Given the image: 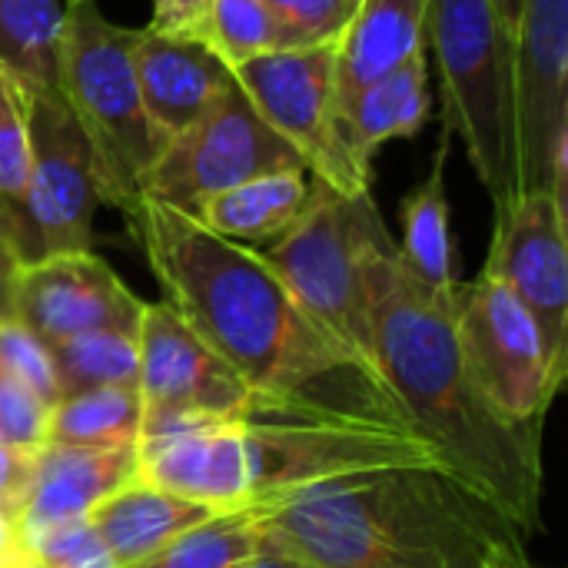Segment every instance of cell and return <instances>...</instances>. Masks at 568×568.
I'll list each match as a JSON object with an SVG mask.
<instances>
[{"label": "cell", "mask_w": 568, "mask_h": 568, "mask_svg": "<svg viewBox=\"0 0 568 568\" xmlns=\"http://www.w3.org/2000/svg\"><path fill=\"white\" fill-rule=\"evenodd\" d=\"M23 552L33 568H120L87 519L23 539Z\"/></svg>", "instance_id": "f546056e"}, {"label": "cell", "mask_w": 568, "mask_h": 568, "mask_svg": "<svg viewBox=\"0 0 568 568\" xmlns=\"http://www.w3.org/2000/svg\"><path fill=\"white\" fill-rule=\"evenodd\" d=\"M456 336L476 383L506 419L546 423L566 379L552 369L536 320L503 280L479 273L456 286Z\"/></svg>", "instance_id": "8fae6325"}, {"label": "cell", "mask_w": 568, "mask_h": 568, "mask_svg": "<svg viewBox=\"0 0 568 568\" xmlns=\"http://www.w3.org/2000/svg\"><path fill=\"white\" fill-rule=\"evenodd\" d=\"M446 153L449 133L443 130L439 153L429 176L399 203L403 236L396 240L406 270L436 293H453V233H449V196H446Z\"/></svg>", "instance_id": "603a6c76"}, {"label": "cell", "mask_w": 568, "mask_h": 568, "mask_svg": "<svg viewBox=\"0 0 568 568\" xmlns=\"http://www.w3.org/2000/svg\"><path fill=\"white\" fill-rule=\"evenodd\" d=\"M3 80H7V73H3V70H0V83H3Z\"/></svg>", "instance_id": "7bdbcfd3"}, {"label": "cell", "mask_w": 568, "mask_h": 568, "mask_svg": "<svg viewBox=\"0 0 568 568\" xmlns=\"http://www.w3.org/2000/svg\"><path fill=\"white\" fill-rule=\"evenodd\" d=\"M486 568H539V566L529 559V552H526V542H516V546H506V549H499V552L489 559V566Z\"/></svg>", "instance_id": "f35d334b"}, {"label": "cell", "mask_w": 568, "mask_h": 568, "mask_svg": "<svg viewBox=\"0 0 568 568\" xmlns=\"http://www.w3.org/2000/svg\"><path fill=\"white\" fill-rule=\"evenodd\" d=\"M67 3H77V0H67Z\"/></svg>", "instance_id": "ee69618b"}, {"label": "cell", "mask_w": 568, "mask_h": 568, "mask_svg": "<svg viewBox=\"0 0 568 568\" xmlns=\"http://www.w3.org/2000/svg\"><path fill=\"white\" fill-rule=\"evenodd\" d=\"M206 0H153V17H150V30L160 33H183L190 37L200 13H203Z\"/></svg>", "instance_id": "e575fe53"}, {"label": "cell", "mask_w": 568, "mask_h": 568, "mask_svg": "<svg viewBox=\"0 0 568 568\" xmlns=\"http://www.w3.org/2000/svg\"><path fill=\"white\" fill-rule=\"evenodd\" d=\"M130 479H136V446L90 449L43 443L33 453L27 499L17 516L20 542L53 526L87 519Z\"/></svg>", "instance_id": "ac0fdd59"}, {"label": "cell", "mask_w": 568, "mask_h": 568, "mask_svg": "<svg viewBox=\"0 0 568 568\" xmlns=\"http://www.w3.org/2000/svg\"><path fill=\"white\" fill-rule=\"evenodd\" d=\"M0 369H7L13 379H20L27 389H33L47 406H53L60 399L50 349L17 320L0 323Z\"/></svg>", "instance_id": "4dcf8cb0"}, {"label": "cell", "mask_w": 568, "mask_h": 568, "mask_svg": "<svg viewBox=\"0 0 568 568\" xmlns=\"http://www.w3.org/2000/svg\"><path fill=\"white\" fill-rule=\"evenodd\" d=\"M33 453L37 449H20L0 443V513L20 516L27 486H30V469H33Z\"/></svg>", "instance_id": "836d02e7"}, {"label": "cell", "mask_w": 568, "mask_h": 568, "mask_svg": "<svg viewBox=\"0 0 568 568\" xmlns=\"http://www.w3.org/2000/svg\"><path fill=\"white\" fill-rule=\"evenodd\" d=\"M136 479L210 513L253 506L246 439L236 416L143 409Z\"/></svg>", "instance_id": "4fadbf2b"}, {"label": "cell", "mask_w": 568, "mask_h": 568, "mask_svg": "<svg viewBox=\"0 0 568 568\" xmlns=\"http://www.w3.org/2000/svg\"><path fill=\"white\" fill-rule=\"evenodd\" d=\"M23 556V542H20V529H17V519L0 513V566Z\"/></svg>", "instance_id": "74e56055"}, {"label": "cell", "mask_w": 568, "mask_h": 568, "mask_svg": "<svg viewBox=\"0 0 568 568\" xmlns=\"http://www.w3.org/2000/svg\"><path fill=\"white\" fill-rule=\"evenodd\" d=\"M140 416H143V403L136 386H100V389L70 393L50 406L47 443L90 446V449L136 446Z\"/></svg>", "instance_id": "d4e9b609"}, {"label": "cell", "mask_w": 568, "mask_h": 568, "mask_svg": "<svg viewBox=\"0 0 568 568\" xmlns=\"http://www.w3.org/2000/svg\"><path fill=\"white\" fill-rule=\"evenodd\" d=\"M310 196L313 176L306 170H276L206 196L193 220L230 243L266 250L293 230Z\"/></svg>", "instance_id": "ffe728a7"}, {"label": "cell", "mask_w": 568, "mask_h": 568, "mask_svg": "<svg viewBox=\"0 0 568 568\" xmlns=\"http://www.w3.org/2000/svg\"><path fill=\"white\" fill-rule=\"evenodd\" d=\"M130 47L133 30L110 23L97 0L67 7L60 97L90 143L103 203L116 206L126 223L133 220L143 200V180L166 143L143 110Z\"/></svg>", "instance_id": "8992f818"}, {"label": "cell", "mask_w": 568, "mask_h": 568, "mask_svg": "<svg viewBox=\"0 0 568 568\" xmlns=\"http://www.w3.org/2000/svg\"><path fill=\"white\" fill-rule=\"evenodd\" d=\"M130 230L163 303L256 393L379 389L290 296L260 250L210 233L193 216L140 200ZM389 396V393H386Z\"/></svg>", "instance_id": "7a4b0ae2"}, {"label": "cell", "mask_w": 568, "mask_h": 568, "mask_svg": "<svg viewBox=\"0 0 568 568\" xmlns=\"http://www.w3.org/2000/svg\"><path fill=\"white\" fill-rule=\"evenodd\" d=\"M496 7V13L503 17V23L509 30H516V20H519V10H523V0H489Z\"/></svg>", "instance_id": "ab89813d"}, {"label": "cell", "mask_w": 568, "mask_h": 568, "mask_svg": "<svg viewBox=\"0 0 568 568\" xmlns=\"http://www.w3.org/2000/svg\"><path fill=\"white\" fill-rule=\"evenodd\" d=\"M263 523L316 568H486L526 536L436 466L316 483L266 503Z\"/></svg>", "instance_id": "3957f363"}, {"label": "cell", "mask_w": 568, "mask_h": 568, "mask_svg": "<svg viewBox=\"0 0 568 568\" xmlns=\"http://www.w3.org/2000/svg\"><path fill=\"white\" fill-rule=\"evenodd\" d=\"M236 87L253 110L296 150L313 180L336 193H369V173H363L336 126L333 100V43L276 50L233 67Z\"/></svg>", "instance_id": "30bf717a"}, {"label": "cell", "mask_w": 568, "mask_h": 568, "mask_svg": "<svg viewBox=\"0 0 568 568\" xmlns=\"http://www.w3.org/2000/svg\"><path fill=\"white\" fill-rule=\"evenodd\" d=\"M30 176V133H27V90L10 77L0 83V203L17 220Z\"/></svg>", "instance_id": "f1b7e54d"}, {"label": "cell", "mask_w": 568, "mask_h": 568, "mask_svg": "<svg viewBox=\"0 0 568 568\" xmlns=\"http://www.w3.org/2000/svg\"><path fill=\"white\" fill-rule=\"evenodd\" d=\"M373 363L393 399L443 449L449 473L523 536L542 529V423L506 419L456 336V290L423 286L383 230L363 263Z\"/></svg>", "instance_id": "6da1fadb"}, {"label": "cell", "mask_w": 568, "mask_h": 568, "mask_svg": "<svg viewBox=\"0 0 568 568\" xmlns=\"http://www.w3.org/2000/svg\"><path fill=\"white\" fill-rule=\"evenodd\" d=\"M426 7L429 0H359L343 33L333 43V100L343 140V116L349 103L403 67L426 53ZM353 160V156H349Z\"/></svg>", "instance_id": "d6986e66"}, {"label": "cell", "mask_w": 568, "mask_h": 568, "mask_svg": "<svg viewBox=\"0 0 568 568\" xmlns=\"http://www.w3.org/2000/svg\"><path fill=\"white\" fill-rule=\"evenodd\" d=\"M53 376L60 396L100 389V386H136L140 383V346L136 333H83L50 346Z\"/></svg>", "instance_id": "83f0119b"}, {"label": "cell", "mask_w": 568, "mask_h": 568, "mask_svg": "<svg viewBox=\"0 0 568 568\" xmlns=\"http://www.w3.org/2000/svg\"><path fill=\"white\" fill-rule=\"evenodd\" d=\"M429 116L426 53L406 60L373 87H366L343 116V146L353 163L373 176V153L389 140H409Z\"/></svg>", "instance_id": "7402d4cb"}, {"label": "cell", "mask_w": 568, "mask_h": 568, "mask_svg": "<svg viewBox=\"0 0 568 568\" xmlns=\"http://www.w3.org/2000/svg\"><path fill=\"white\" fill-rule=\"evenodd\" d=\"M23 260L17 256L13 243L0 240V323L17 320V280H20Z\"/></svg>", "instance_id": "d590c367"}, {"label": "cell", "mask_w": 568, "mask_h": 568, "mask_svg": "<svg viewBox=\"0 0 568 568\" xmlns=\"http://www.w3.org/2000/svg\"><path fill=\"white\" fill-rule=\"evenodd\" d=\"M513 37L519 193L568 210V0H523Z\"/></svg>", "instance_id": "7c38bea8"}, {"label": "cell", "mask_w": 568, "mask_h": 568, "mask_svg": "<svg viewBox=\"0 0 568 568\" xmlns=\"http://www.w3.org/2000/svg\"><path fill=\"white\" fill-rule=\"evenodd\" d=\"M130 53L143 110L163 140L193 126L236 83L233 70L213 50L183 33L140 27L133 30Z\"/></svg>", "instance_id": "e0dca14e"}, {"label": "cell", "mask_w": 568, "mask_h": 568, "mask_svg": "<svg viewBox=\"0 0 568 568\" xmlns=\"http://www.w3.org/2000/svg\"><path fill=\"white\" fill-rule=\"evenodd\" d=\"M136 346V389L146 413L176 409L233 416L253 393L166 303H143Z\"/></svg>", "instance_id": "2e32d148"}, {"label": "cell", "mask_w": 568, "mask_h": 568, "mask_svg": "<svg viewBox=\"0 0 568 568\" xmlns=\"http://www.w3.org/2000/svg\"><path fill=\"white\" fill-rule=\"evenodd\" d=\"M0 240L13 243V216H10V210L3 203H0Z\"/></svg>", "instance_id": "60d3db41"}, {"label": "cell", "mask_w": 568, "mask_h": 568, "mask_svg": "<svg viewBox=\"0 0 568 568\" xmlns=\"http://www.w3.org/2000/svg\"><path fill=\"white\" fill-rule=\"evenodd\" d=\"M426 47L436 50L446 133L493 196V206L519 193L516 133V37L489 0H429Z\"/></svg>", "instance_id": "5b68a950"}, {"label": "cell", "mask_w": 568, "mask_h": 568, "mask_svg": "<svg viewBox=\"0 0 568 568\" xmlns=\"http://www.w3.org/2000/svg\"><path fill=\"white\" fill-rule=\"evenodd\" d=\"M0 568H33V562L27 559V552L23 556H17V559H10V562H3Z\"/></svg>", "instance_id": "b9f144b4"}, {"label": "cell", "mask_w": 568, "mask_h": 568, "mask_svg": "<svg viewBox=\"0 0 568 568\" xmlns=\"http://www.w3.org/2000/svg\"><path fill=\"white\" fill-rule=\"evenodd\" d=\"M266 526V523H263ZM240 568H316L310 559H303L293 546H286L280 536H273L270 529H266V539H263V546H260V552L250 559V562H243Z\"/></svg>", "instance_id": "8d00e7d4"}, {"label": "cell", "mask_w": 568, "mask_h": 568, "mask_svg": "<svg viewBox=\"0 0 568 568\" xmlns=\"http://www.w3.org/2000/svg\"><path fill=\"white\" fill-rule=\"evenodd\" d=\"M190 37L213 50L230 70L263 53L303 47L263 0H206Z\"/></svg>", "instance_id": "4316f807"}, {"label": "cell", "mask_w": 568, "mask_h": 568, "mask_svg": "<svg viewBox=\"0 0 568 568\" xmlns=\"http://www.w3.org/2000/svg\"><path fill=\"white\" fill-rule=\"evenodd\" d=\"M210 516L213 513L196 503L170 496L143 479H130L113 496H106L87 516V523L97 529L116 566L136 568Z\"/></svg>", "instance_id": "44dd1931"}, {"label": "cell", "mask_w": 568, "mask_h": 568, "mask_svg": "<svg viewBox=\"0 0 568 568\" xmlns=\"http://www.w3.org/2000/svg\"><path fill=\"white\" fill-rule=\"evenodd\" d=\"M483 273L503 280L539 326L552 369L568 373V210L552 193H516L496 206Z\"/></svg>", "instance_id": "5bb4252c"}, {"label": "cell", "mask_w": 568, "mask_h": 568, "mask_svg": "<svg viewBox=\"0 0 568 568\" xmlns=\"http://www.w3.org/2000/svg\"><path fill=\"white\" fill-rule=\"evenodd\" d=\"M143 300L93 253H57L27 263L17 280V323L47 349L83 333H136Z\"/></svg>", "instance_id": "9a60e30c"}, {"label": "cell", "mask_w": 568, "mask_h": 568, "mask_svg": "<svg viewBox=\"0 0 568 568\" xmlns=\"http://www.w3.org/2000/svg\"><path fill=\"white\" fill-rule=\"evenodd\" d=\"M266 526L260 506L213 513L136 568H240L260 552Z\"/></svg>", "instance_id": "484cf974"}, {"label": "cell", "mask_w": 568, "mask_h": 568, "mask_svg": "<svg viewBox=\"0 0 568 568\" xmlns=\"http://www.w3.org/2000/svg\"><path fill=\"white\" fill-rule=\"evenodd\" d=\"M30 176L17 220L13 250L27 263L57 253H87L103 186L83 130L53 90H27Z\"/></svg>", "instance_id": "ba28073f"}, {"label": "cell", "mask_w": 568, "mask_h": 568, "mask_svg": "<svg viewBox=\"0 0 568 568\" xmlns=\"http://www.w3.org/2000/svg\"><path fill=\"white\" fill-rule=\"evenodd\" d=\"M386 230L369 193L346 196L313 180V196L286 236L260 250L300 310L346 353H353L376 386L386 389L369 346V313L363 263L369 243ZM389 393V389H386ZM393 396V393H389Z\"/></svg>", "instance_id": "52a82bcc"}, {"label": "cell", "mask_w": 568, "mask_h": 568, "mask_svg": "<svg viewBox=\"0 0 568 568\" xmlns=\"http://www.w3.org/2000/svg\"><path fill=\"white\" fill-rule=\"evenodd\" d=\"M47 419L50 406L7 369H0V443L40 449L47 443Z\"/></svg>", "instance_id": "1f68e13d"}, {"label": "cell", "mask_w": 568, "mask_h": 568, "mask_svg": "<svg viewBox=\"0 0 568 568\" xmlns=\"http://www.w3.org/2000/svg\"><path fill=\"white\" fill-rule=\"evenodd\" d=\"M250 459L253 506L359 473L436 466L443 449L386 393H250L233 413ZM453 476V473H449Z\"/></svg>", "instance_id": "277c9868"}, {"label": "cell", "mask_w": 568, "mask_h": 568, "mask_svg": "<svg viewBox=\"0 0 568 568\" xmlns=\"http://www.w3.org/2000/svg\"><path fill=\"white\" fill-rule=\"evenodd\" d=\"M273 17L303 43H336L359 0H263Z\"/></svg>", "instance_id": "d6a6232c"}, {"label": "cell", "mask_w": 568, "mask_h": 568, "mask_svg": "<svg viewBox=\"0 0 568 568\" xmlns=\"http://www.w3.org/2000/svg\"><path fill=\"white\" fill-rule=\"evenodd\" d=\"M67 0H0V70L23 90L60 93Z\"/></svg>", "instance_id": "cb8c5ba5"}, {"label": "cell", "mask_w": 568, "mask_h": 568, "mask_svg": "<svg viewBox=\"0 0 568 568\" xmlns=\"http://www.w3.org/2000/svg\"><path fill=\"white\" fill-rule=\"evenodd\" d=\"M276 170L306 166L233 83L210 113L163 143L143 180V196L193 216L206 196Z\"/></svg>", "instance_id": "9c48e42d"}]
</instances>
